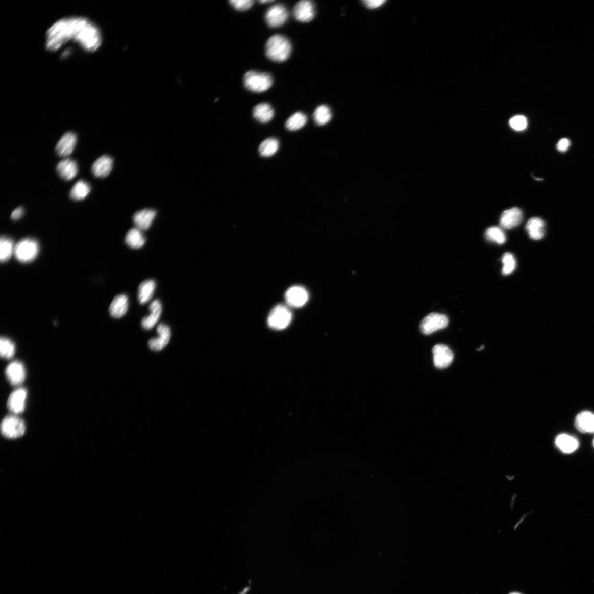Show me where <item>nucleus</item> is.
Returning a JSON list of instances; mask_svg holds the SVG:
<instances>
[{
    "label": "nucleus",
    "instance_id": "obj_1",
    "mask_svg": "<svg viewBox=\"0 0 594 594\" xmlns=\"http://www.w3.org/2000/svg\"><path fill=\"white\" fill-rule=\"evenodd\" d=\"M69 41L77 42L85 51L94 52L101 46L102 38L98 28L84 17L61 19L47 32L46 47L50 52L58 51Z\"/></svg>",
    "mask_w": 594,
    "mask_h": 594
},
{
    "label": "nucleus",
    "instance_id": "obj_2",
    "mask_svg": "<svg viewBox=\"0 0 594 594\" xmlns=\"http://www.w3.org/2000/svg\"><path fill=\"white\" fill-rule=\"evenodd\" d=\"M291 51V42L282 35H273L266 42V55L273 61L277 62L286 61L289 58Z\"/></svg>",
    "mask_w": 594,
    "mask_h": 594
},
{
    "label": "nucleus",
    "instance_id": "obj_3",
    "mask_svg": "<svg viewBox=\"0 0 594 594\" xmlns=\"http://www.w3.org/2000/svg\"><path fill=\"white\" fill-rule=\"evenodd\" d=\"M245 87L254 93H263L269 89L273 84L272 77L266 73L247 72L243 78Z\"/></svg>",
    "mask_w": 594,
    "mask_h": 594
},
{
    "label": "nucleus",
    "instance_id": "obj_4",
    "mask_svg": "<svg viewBox=\"0 0 594 594\" xmlns=\"http://www.w3.org/2000/svg\"><path fill=\"white\" fill-rule=\"evenodd\" d=\"M39 245L36 240L24 238L15 246V254L16 259L22 263H30L38 255Z\"/></svg>",
    "mask_w": 594,
    "mask_h": 594
},
{
    "label": "nucleus",
    "instance_id": "obj_5",
    "mask_svg": "<svg viewBox=\"0 0 594 594\" xmlns=\"http://www.w3.org/2000/svg\"><path fill=\"white\" fill-rule=\"evenodd\" d=\"M26 429L24 421L16 415L6 416L2 422V433L9 439H16L22 437L26 432Z\"/></svg>",
    "mask_w": 594,
    "mask_h": 594
},
{
    "label": "nucleus",
    "instance_id": "obj_6",
    "mask_svg": "<svg viewBox=\"0 0 594 594\" xmlns=\"http://www.w3.org/2000/svg\"><path fill=\"white\" fill-rule=\"evenodd\" d=\"M292 319L291 310L286 306L280 305L272 310L268 315L267 323L272 329L280 330L286 329L291 323Z\"/></svg>",
    "mask_w": 594,
    "mask_h": 594
},
{
    "label": "nucleus",
    "instance_id": "obj_7",
    "mask_svg": "<svg viewBox=\"0 0 594 594\" xmlns=\"http://www.w3.org/2000/svg\"><path fill=\"white\" fill-rule=\"evenodd\" d=\"M448 323L449 320L447 316L438 313H431L422 320L420 330L423 334L428 335L438 330L444 329L448 326Z\"/></svg>",
    "mask_w": 594,
    "mask_h": 594
},
{
    "label": "nucleus",
    "instance_id": "obj_8",
    "mask_svg": "<svg viewBox=\"0 0 594 594\" xmlns=\"http://www.w3.org/2000/svg\"><path fill=\"white\" fill-rule=\"evenodd\" d=\"M288 12L282 4H276L270 7L266 12L265 19L267 24L272 28L284 25L288 18Z\"/></svg>",
    "mask_w": 594,
    "mask_h": 594
},
{
    "label": "nucleus",
    "instance_id": "obj_9",
    "mask_svg": "<svg viewBox=\"0 0 594 594\" xmlns=\"http://www.w3.org/2000/svg\"><path fill=\"white\" fill-rule=\"evenodd\" d=\"M434 363L438 369H445L453 362L454 354L448 346L437 344L433 349Z\"/></svg>",
    "mask_w": 594,
    "mask_h": 594
},
{
    "label": "nucleus",
    "instance_id": "obj_10",
    "mask_svg": "<svg viewBox=\"0 0 594 594\" xmlns=\"http://www.w3.org/2000/svg\"><path fill=\"white\" fill-rule=\"evenodd\" d=\"M294 18L299 22L308 23L312 21L315 15V5L312 2L302 0L296 3L293 9Z\"/></svg>",
    "mask_w": 594,
    "mask_h": 594
},
{
    "label": "nucleus",
    "instance_id": "obj_11",
    "mask_svg": "<svg viewBox=\"0 0 594 594\" xmlns=\"http://www.w3.org/2000/svg\"><path fill=\"white\" fill-rule=\"evenodd\" d=\"M27 398V391L24 388H19L9 396L8 407L9 411L15 415L24 412Z\"/></svg>",
    "mask_w": 594,
    "mask_h": 594
},
{
    "label": "nucleus",
    "instance_id": "obj_12",
    "mask_svg": "<svg viewBox=\"0 0 594 594\" xmlns=\"http://www.w3.org/2000/svg\"><path fill=\"white\" fill-rule=\"evenodd\" d=\"M5 374L10 383L15 386L22 385L26 378V370L24 365L19 361L11 363L6 367Z\"/></svg>",
    "mask_w": 594,
    "mask_h": 594
},
{
    "label": "nucleus",
    "instance_id": "obj_13",
    "mask_svg": "<svg viewBox=\"0 0 594 594\" xmlns=\"http://www.w3.org/2000/svg\"><path fill=\"white\" fill-rule=\"evenodd\" d=\"M285 298L289 306L300 308L306 305L309 299V295L305 288L301 286H293L287 290Z\"/></svg>",
    "mask_w": 594,
    "mask_h": 594
},
{
    "label": "nucleus",
    "instance_id": "obj_14",
    "mask_svg": "<svg viewBox=\"0 0 594 594\" xmlns=\"http://www.w3.org/2000/svg\"><path fill=\"white\" fill-rule=\"evenodd\" d=\"M159 337L150 339L148 342L151 349L159 351L165 348L168 344L171 337V329L167 325L161 323L157 328Z\"/></svg>",
    "mask_w": 594,
    "mask_h": 594
},
{
    "label": "nucleus",
    "instance_id": "obj_15",
    "mask_svg": "<svg viewBox=\"0 0 594 594\" xmlns=\"http://www.w3.org/2000/svg\"><path fill=\"white\" fill-rule=\"evenodd\" d=\"M77 141L76 134L72 132L66 133L56 146L55 150L59 156L65 158L75 150Z\"/></svg>",
    "mask_w": 594,
    "mask_h": 594
},
{
    "label": "nucleus",
    "instance_id": "obj_16",
    "mask_svg": "<svg viewBox=\"0 0 594 594\" xmlns=\"http://www.w3.org/2000/svg\"><path fill=\"white\" fill-rule=\"evenodd\" d=\"M522 211L518 208L505 210L501 215L500 224L505 229H512L518 226L523 220Z\"/></svg>",
    "mask_w": 594,
    "mask_h": 594
},
{
    "label": "nucleus",
    "instance_id": "obj_17",
    "mask_svg": "<svg viewBox=\"0 0 594 594\" xmlns=\"http://www.w3.org/2000/svg\"><path fill=\"white\" fill-rule=\"evenodd\" d=\"M157 212L152 209H143L137 211L133 216V221L136 228L140 230H146L151 227Z\"/></svg>",
    "mask_w": 594,
    "mask_h": 594
},
{
    "label": "nucleus",
    "instance_id": "obj_18",
    "mask_svg": "<svg viewBox=\"0 0 594 594\" xmlns=\"http://www.w3.org/2000/svg\"><path fill=\"white\" fill-rule=\"evenodd\" d=\"M56 169L61 178L66 181L73 180L79 172L77 162L70 159L61 161L56 167Z\"/></svg>",
    "mask_w": 594,
    "mask_h": 594
},
{
    "label": "nucleus",
    "instance_id": "obj_19",
    "mask_svg": "<svg viewBox=\"0 0 594 594\" xmlns=\"http://www.w3.org/2000/svg\"><path fill=\"white\" fill-rule=\"evenodd\" d=\"M112 167L113 159L108 155H103L94 162L91 170L97 178H104L110 174Z\"/></svg>",
    "mask_w": 594,
    "mask_h": 594
},
{
    "label": "nucleus",
    "instance_id": "obj_20",
    "mask_svg": "<svg viewBox=\"0 0 594 594\" xmlns=\"http://www.w3.org/2000/svg\"><path fill=\"white\" fill-rule=\"evenodd\" d=\"M526 229L530 238L535 240H540L546 233V223L540 218L533 217L529 219Z\"/></svg>",
    "mask_w": 594,
    "mask_h": 594
},
{
    "label": "nucleus",
    "instance_id": "obj_21",
    "mask_svg": "<svg viewBox=\"0 0 594 594\" xmlns=\"http://www.w3.org/2000/svg\"><path fill=\"white\" fill-rule=\"evenodd\" d=\"M151 314L141 320V326L145 330H151L158 322L162 313V305L160 301H154L150 306Z\"/></svg>",
    "mask_w": 594,
    "mask_h": 594
},
{
    "label": "nucleus",
    "instance_id": "obj_22",
    "mask_svg": "<svg viewBox=\"0 0 594 594\" xmlns=\"http://www.w3.org/2000/svg\"><path fill=\"white\" fill-rule=\"evenodd\" d=\"M128 307V297L125 294L118 295L111 302L109 312L112 317L119 319L126 314Z\"/></svg>",
    "mask_w": 594,
    "mask_h": 594
},
{
    "label": "nucleus",
    "instance_id": "obj_23",
    "mask_svg": "<svg viewBox=\"0 0 594 594\" xmlns=\"http://www.w3.org/2000/svg\"><path fill=\"white\" fill-rule=\"evenodd\" d=\"M576 428L583 433H594V414L584 411L579 413L575 421Z\"/></svg>",
    "mask_w": 594,
    "mask_h": 594
},
{
    "label": "nucleus",
    "instance_id": "obj_24",
    "mask_svg": "<svg viewBox=\"0 0 594 594\" xmlns=\"http://www.w3.org/2000/svg\"><path fill=\"white\" fill-rule=\"evenodd\" d=\"M253 115L254 118L257 120L259 122L267 123L270 122L273 118L274 110L269 104L260 103L256 105L253 108Z\"/></svg>",
    "mask_w": 594,
    "mask_h": 594
},
{
    "label": "nucleus",
    "instance_id": "obj_25",
    "mask_svg": "<svg viewBox=\"0 0 594 594\" xmlns=\"http://www.w3.org/2000/svg\"><path fill=\"white\" fill-rule=\"evenodd\" d=\"M156 283L152 280H147L141 283L138 290V299L141 305H144L152 299Z\"/></svg>",
    "mask_w": 594,
    "mask_h": 594
},
{
    "label": "nucleus",
    "instance_id": "obj_26",
    "mask_svg": "<svg viewBox=\"0 0 594 594\" xmlns=\"http://www.w3.org/2000/svg\"><path fill=\"white\" fill-rule=\"evenodd\" d=\"M558 449L565 454H570L576 451L579 447L576 438L567 434L558 435L555 441Z\"/></svg>",
    "mask_w": 594,
    "mask_h": 594
},
{
    "label": "nucleus",
    "instance_id": "obj_27",
    "mask_svg": "<svg viewBox=\"0 0 594 594\" xmlns=\"http://www.w3.org/2000/svg\"><path fill=\"white\" fill-rule=\"evenodd\" d=\"M125 243L133 249H138L144 245L145 239L140 229L132 228L127 233Z\"/></svg>",
    "mask_w": 594,
    "mask_h": 594
},
{
    "label": "nucleus",
    "instance_id": "obj_28",
    "mask_svg": "<svg viewBox=\"0 0 594 594\" xmlns=\"http://www.w3.org/2000/svg\"><path fill=\"white\" fill-rule=\"evenodd\" d=\"M91 190L89 184L85 181L80 180L77 182L70 192V197L71 199L79 201L87 197Z\"/></svg>",
    "mask_w": 594,
    "mask_h": 594
},
{
    "label": "nucleus",
    "instance_id": "obj_29",
    "mask_svg": "<svg viewBox=\"0 0 594 594\" xmlns=\"http://www.w3.org/2000/svg\"><path fill=\"white\" fill-rule=\"evenodd\" d=\"M279 148V141L270 138L264 140L259 147V152L263 157H270L277 153Z\"/></svg>",
    "mask_w": 594,
    "mask_h": 594
},
{
    "label": "nucleus",
    "instance_id": "obj_30",
    "mask_svg": "<svg viewBox=\"0 0 594 594\" xmlns=\"http://www.w3.org/2000/svg\"><path fill=\"white\" fill-rule=\"evenodd\" d=\"M307 122V117L305 114L301 112L295 113L288 118L286 122V128L290 131H298Z\"/></svg>",
    "mask_w": 594,
    "mask_h": 594
},
{
    "label": "nucleus",
    "instance_id": "obj_31",
    "mask_svg": "<svg viewBox=\"0 0 594 594\" xmlns=\"http://www.w3.org/2000/svg\"><path fill=\"white\" fill-rule=\"evenodd\" d=\"M13 240L7 237H2L0 240V260L2 262L8 261L15 252Z\"/></svg>",
    "mask_w": 594,
    "mask_h": 594
},
{
    "label": "nucleus",
    "instance_id": "obj_32",
    "mask_svg": "<svg viewBox=\"0 0 594 594\" xmlns=\"http://www.w3.org/2000/svg\"><path fill=\"white\" fill-rule=\"evenodd\" d=\"M485 237L489 241L500 245L504 244L506 241L505 232L498 226H492L488 228L485 231Z\"/></svg>",
    "mask_w": 594,
    "mask_h": 594
},
{
    "label": "nucleus",
    "instance_id": "obj_33",
    "mask_svg": "<svg viewBox=\"0 0 594 594\" xmlns=\"http://www.w3.org/2000/svg\"><path fill=\"white\" fill-rule=\"evenodd\" d=\"M332 114L327 105H320L315 110L313 118L315 123L323 126L329 123L331 119Z\"/></svg>",
    "mask_w": 594,
    "mask_h": 594
},
{
    "label": "nucleus",
    "instance_id": "obj_34",
    "mask_svg": "<svg viewBox=\"0 0 594 594\" xmlns=\"http://www.w3.org/2000/svg\"><path fill=\"white\" fill-rule=\"evenodd\" d=\"M16 346L10 339L2 337L0 340V353L1 356L6 359H10L15 356Z\"/></svg>",
    "mask_w": 594,
    "mask_h": 594
},
{
    "label": "nucleus",
    "instance_id": "obj_35",
    "mask_svg": "<svg viewBox=\"0 0 594 594\" xmlns=\"http://www.w3.org/2000/svg\"><path fill=\"white\" fill-rule=\"evenodd\" d=\"M502 261L504 264L503 274L508 275L511 274L515 270L516 263L514 256L510 253H506L504 254Z\"/></svg>",
    "mask_w": 594,
    "mask_h": 594
},
{
    "label": "nucleus",
    "instance_id": "obj_36",
    "mask_svg": "<svg viewBox=\"0 0 594 594\" xmlns=\"http://www.w3.org/2000/svg\"><path fill=\"white\" fill-rule=\"evenodd\" d=\"M510 125L513 130L521 131L527 128L528 122L525 116H516L510 119Z\"/></svg>",
    "mask_w": 594,
    "mask_h": 594
},
{
    "label": "nucleus",
    "instance_id": "obj_37",
    "mask_svg": "<svg viewBox=\"0 0 594 594\" xmlns=\"http://www.w3.org/2000/svg\"><path fill=\"white\" fill-rule=\"evenodd\" d=\"M254 3L253 0H232L229 2L233 8L240 11L249 10L253 6Z\"/></svg>",
    "mask_w": 594,
    "mask_h": 594
},
{
    "label": "nucleus",
    "instance_id": "obj_38",
    "mask_svg": "<svg viewBox=\"0 0 594 594\" xmlns=\"http://www.w3.org/2000/svg\"><path fill=\"white\" fill-rule=\"evenodd\" d=\"M571 146V141L567 138H563L557 144V150L562 153L567 152Z\"/></svg>",
    "mask_w": 594,
    "mask_h": 594
},
{
    "label": "nucleus",
    "instance_id": "obj_39",
    "mask_svg": "<svg viewBox=\"0 0 594 594\" xmlns=\"http://www.w3.org/2000/svg\"><path fill=\"white\" fill-rule=\"evenodd\" d=\"M366 8L370 9H375L383 5L386 1L385 0H367L363 2Z\"/></svg>",
    "mask_w": 594,
    "mask_h": 594
},
{
    "label": "nucleus",
    "instance_id": "obj_40",
    "mask_svg": "<svg viewBox=\"0 0 594 594\" xmlns=\"http://www.w3.org/2000/svg\"><path fill=\"white\" fill-rule=\"evenodd\" d=\"M24 209L22 207H19L12 212L11 218L13 220H18L24 215Z\"/></svg>",
    "mask_w": 594,
    "mask_h": 594
},
{
    "label": "nucleus",
    "instance_id": "obj_41",
    "mask_svg": "<svg viewBox=\"0 0 594 594\" xmlns=\"http://www.w3.org/2000/svg\"><path fill=\"white\" fill-rule=\"evenodd\" d=\"M259 2L260 4H267V3H268V4L274 2V1H271V0H263V1H259Z\"/></svg>",
    "mask_w": 594,
    "mask_h": 594
},
{
    "label": "nucleus",
    "instance_id": "obj_42",
    "mask_svg": "<svg viewBox=\"0 0 594 594\" xmlns=\"http://www.w3.org/2000/svg\"><path fill=\"white\" fill-rule=\"evenodd\" d=\"M484 349V345H482V346H480V348H479V349H478L477 350H478V351H481V350H483V349Z\"/></svg>",
    "mask_w": 594,
    "mask_h": 594
},
{
    "label": "nucleus",
    "instance_id": "obj_43",
    "mask_svg": "<svg viewBox=\"0 0 594 594\" xmlns=\"http://www.w3.org/2000/svg\"><path fill=\"white\" fill-rule=\"evenodd\" d=\"M510 594H522V593H519V592H512V593H511Z\"/></svg>",
    "mask_w": 594,
    "mask_h": 594
},
{
    "label": "nucleus",
    "instance_id": "obj_44",
    "mask_svg": "<svg viewBox=\"0 0 594 594\" xmlns=\"http://www.w3.org/2000/svg\"><path fill=\"white\" fill-rule=\"evenodd\" d=\"M593 445H594V440H593Z\"/></svg>",
    "mask_w": 594,
    "mask_h": 594
}]
</instances>
